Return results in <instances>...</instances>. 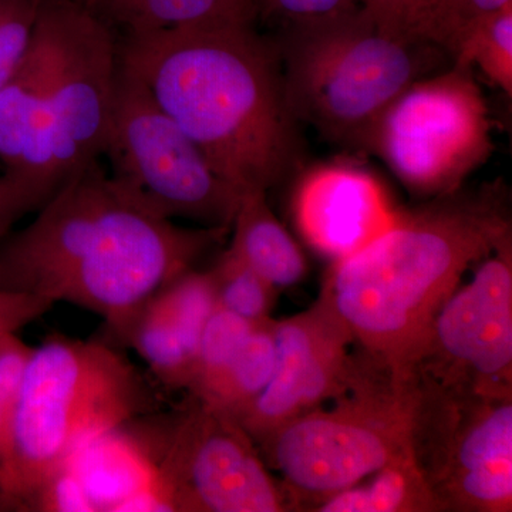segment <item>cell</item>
I'll return each instance as SVG.
<instances>
[{"label": "cell", "mask_w": 512, "mask_h": 512, "mask_svg": "<svg viewBox=\"0 0 512 512\" xmlns=\"http://www.w3.org/2000/svg\"><path fill=\"white\" fill-rule=\"evenodd\" d=\"M120 63L239 192L288 183L306 160L274 39L255 25L119 35Z\"/></svg>", "instance_id": "6da1fadb"}, {"label": "cell", "mask_w": 512, "mask_h": 512, "mask_svg": "<svg viewBox=\"0 0 512 512\" xmlns=\"http://www.w3.org/2000/svg\"><path fill=\"white\" fill-rule=\"evenodd\" d=\"M227 234L154 214L97 161L0 241V288L96 313L121 342L148 299Z\"/></svg>", "instance_id": "7a4b0ae2"}, {"label": "cell", "mask_w": 512, "mask_h": 512, "mask_svg": "<svg viewBox=\"0 0 512 512\" xmlns=\"http://www.w3.org/2000/svg\"><path fill=\"white\" fill-rule=\"evenodd\" d=\"M501 181L458 188L412 211L338 259L323 291L360 355L407 377L437 313L471 266L512 238Z\"/></svg>", "instance_id": "3957f363"}, {"label": "cell", "mask_w": 512, "mask_h": 512, "mask_svg": "<svg viewBox=\"0 0 512 512\" xmlns=\"http://www.w3.org/2000/svg\"><path fill=\"white\" fill-rule=\"evenodd\" d=\"M119 349L52 335L33 348L0 457V511L32 510L40 488L100 437L160 410Z\"/></svg>", "instance_id": "277c9868"}, {"label": "cell", "mask_w": 512, "mask_h": 512, "mask_svg": "<svg viewBox=\"0 0 512 512\" xmlns=\"http://www.w3.org/2000/svg\"><path fill=\"white\" fill-rule=\"evenodd\" d=\"M274 42L296 120L330 143L366 153L387 107L446 55L382 28L363 8L284 26Z\"/></svg>", "instance_id": "5b68a950"}, {"label": "cell", "mask_w": 512, "mask_h": 512, "mask_svg": "<svg viewBox=\"0 0 512 512\" xmlns=\"http://www.w3.org/2000/svg\"><path fill=\"white\" fill-rule=\"evenodd\" d=\"M333 406L286 421L258 444L266 466L281 474L292 507H316L380 468L413 456L412 377L355 357L352 383Z\"/></svg>", "instance_id": "8992f818"}, {"label": "cell", "mask_w": 512, "mask_h": 512, "mask_svg": "<svg viewBox=\"0 0 512 512\" xmlns=\"http://www.w3.org/2000/svg\"><path fill=\"white\" fill-rule=\"evenodd\" d=\"M101 158L110 177L154 214L231 231L241 192L121 63Z\"/></svg>", "instance_id": "52a82bcc"}, {"label": "cell", "mask_w": 512, "mask_h": 512, "mask_svg": "<svg viewBox=\"0 0 512 512\" xmlns=\"http://www.w3.org/2000/svg\"><path fill=\"white\" fill-rule=\"evenodd\" d=\"M43 5L55 46L43 100L40 208L67 181L101 161L120 72L119 35L86 0H43Z\"/></svg>", "instance_id": "ba28073f"}, {"label": "cell", "mask_w": 512, "mask_h": 512, "mask_svg": "<svg viewBox=\"0 0 512 512\" xmlns=\"http://www.w3.org/2000/svg\"><path fill=\"white\" fill-rule=\"evenodd\" d=\"M413 382L410 444L439 512L512 511V399Z\"/></svg>", "instance_id": "9c48e42d"}, {"label": "cell", "mask_w": 512, "mask_h": 512, "mask_svg": "<svg viewBox=\"0 0 512 512\" xmlns=\"http://www.w3.org/2000/svg\"><path fill=\"white\" fill-rule=\"evenodd\" d=\"M490 113L470 67L417 80L377 121L367 153L409 190L439 197L463 187L493 153Z\"/></svg>", "instance_id": "30bf717a"}, {"label": "cell", "mask_w": 512, "mask_h": 512, "mask_svg": "<svg viewBox=\"0 0 512 512\" xmlns=\"http://www.w3.org/2000/svg\"><path fill=\"white\" fill-rule=\"evenodd\" d=\"M151 434L156 490L170 512H284V490L238 419L190 396Z\"/></svg>", "instance_id": "8fae6325"}, {"label": "cell", "mask_w": 512, "mask_h": 512, "mask_svg": "<svg viewBox=\"0 0 512 512\" xmlns=\"http://www.w3.org/2000/svg\"><path fill=\"white\" fill-rule=\"evenodd\" d=\"M409 375L457 393L512 399V238L444 303Z\"/></svg>", "instance_id": "7c38bea8"}, {"label": "cell", "mask_w": 512, "mask_h": 512, "mask_svg": "<svg viewBox=\"0 0 512 512\" xmlns=\"http://www.w3.org/2000/svg\"><path fill=\"white\" fill-rule=\"evenodd\" d=\"M275 342L271 382L238 417L256 446L286 421L345 393L355 372L352 333L325 291L306 311L276 320Z\"/></svg>", "instance_id": "4fadbf2b"}, {"label": "cell", "mask_w": 512, "mask_h": 512, "mask_svg": "<svg viewBox=\"0 0 512 512\" xmlns=\"http://www.w3.org/2000/svg\"><path fill=\"white\" fill-rule=\"evenodd\" d=\"M293 212L303 238L338 261L386 231L399 211L375 175L356 165L328 163L301 175Z\"/></svg>", "instance_id": "5bb4252c"}, {"label": "cell", "mask_w": 512, "mask_h": 512, "mask_svg": "<svg viewBox=\"0 0 512 512\" xmlns=\"http://www.w3.org/2000/svg\"><path fill=\"white\" fill-rule=\"evenodd\" d=\"M215 306L208 271L190 269L148 299L121 342L136 350L161 386L187 392Z\"/></svg>", "instance_id": "9a60e30c"}, {"label": "cell", "mask_w": 512, "mask_h": 512, "mask_svg": "<svg viewBox=\"0 0 512 512\" xmlns=\"http://www.w3.org/2000/svg\"><path fill=\"white\" fill-rule=\"evenodd\" d=\"M69 466L83 484L94 511L121 512L137 495L156 490L150 440L147 433L140 437L128 431V424L84 448Z\"/></svg>", "instance_id": "2e32d148"}, {"label": "cell", "mask_w": 512, "mask_h": 512, "mask_svg": "<svg viewBox=\"0 0 512 512\" xmlns=\"http://www.w3.org/2000/svg\"><path fill=\"white\" fill-rule=\"evenodd\" d=\"M231 231L228 249L276 288L299 284L308 274L306 256L269 207L268 192H242Z\"/></svg>", "instance_id": "e0dca14e"}, {"label": "cell", "mask_w": 512, "mask_h": 512, "mask_svg": "<svg viewBox=\"0 0 512 512\" xmlns=\"http://www.w3.org/2000/svg\"><path fill=\"white\" fill-rule=\"evenodd\" d=\"M117 35L200 25H255L252 0H86Z\"/></svg>", "instance_id": "ac0fdd59"}, {"label": "cell", "mask_w": 512, "mask_h": 512, "mask_svg": "<svg viewBox=\"0 0 512 512\" xmlns=\"http://www.w3.org/2000/svg\"><path fill=\"white\" fill-rule=\"evenodd\" d=\"M369 484H356L322 501L318 512H439L413 456L380 468Z\"/></svg>", "instance_id": "d6986e66"}, {"label": "cell", "mask_w": 512, "mask_h": 512, "mask_svg": "<svg viewBox=\"0 0 512 512\" xmlns=\"http://www.w3.org/2000/svg\"><path fill=\"white\" fill-rule=\"evenodd\" d=\"M275 322L271 318L256 323L220 380L201 402L238 419L264 392L275 370Z\"/></svg>", "instance_id": "ffe728a7"}, {"label": "cell", "mask_w": 512, "mask_h": 512, "mask_svg": "<svg viewBox=\"0 0 512 512\" xmlns=\"http://www.w3.org/2000/svg\"><path fill=\"white\" fill-rule=\"evenodd\" d=\"M453 64L478 67L488 82L512 94V5L478 20L461 37Z\"/></svg>", "instance_id": "44dd1931"}, {"label": "cell", "mask_w": 512, "mask_h": 512, "mask_svg": "<svg viewBox=\"0 0 512 512\" xmlns=\"http://www.w3.org/2000/svg\"><path fill=\"white\" fill-rule=\"evenodd\" d=\"M215 303L249 322L271 319L279 289L269 284L231 249H225L211 269Z\"/></svg>", "instance_id": "7402d4cb"}, {"label": "cell", "mask_w": 512, "mask_h": 512, "mask_svg": "<svg viewBox=\"0 0 512 512\" xmlns=\"http://www.w3.org/2000/svg\"><path fill=\"white\" fill-rule=\"evenodd\" d=\"M511 5L512 0H420L409 37L453 56L461 37L474 23Z\"/></svg>", "instance_id": "603a6c76"}, {"label": "cell", "mask_w": 512, "mask_h": 512, "mask_svg": "<svg viewBox=\"0 0 512 512\" xmlns=\"http://www.w3.org/2000/svg\"><path fill=\"white\" fill-rule=\"evenodd\" d=\"M255 325L215 306L202 332L197 362L187 389L190 396L200 400L207 397Z\"/></svg>", "instance_id": "cb8c5ba5"}, {"label": "cell", "mask_w": 512, "mask_h": 512, "mask_svg": "<svg viewBox=\"0 0 512 512\" xmlns=\"http://www.w3.org/2000/svg\"><path fill=\"white\" fill-rule=\"evenodd\" d=\"M42 0H0V89L28 55Z\"/></svg>", "instance_id": "d4e9b609"}, {"label": "cell", "mask_w": 512, "mask_h": 512, "mask_svg": "<svg viewBox=\"0 0 512 512\" xmlns=\"http://www.w3.org/2000/svg\"><path fill=\"white\" fill-rule=\"evenodd\" d=\"M256 18L279 28L338 18L362 9V0H252Z\"/></svg>", "instance_id": "484cf974"}, {"label": "cell", "mask_w": 512, "mask_h": 512, "mask_svg": "<svg viewBox=\"0 0 512 512\" xmlns=\"http://www.w3.org/2000/svg\"><path fill=\"white\" fill-rule=\"evenodd\" d=\"M30 356L32 348L22 339L10 336L0 340V457L5 448L10 417L18 400Z\"/></svg>", "instance_id": "4316f807"}, {"label": "cell", "mask_w": 512, "mask_h": 512, "mask_svg": "<svg viewBox=\"0 0 512 512\" xmlns=\"http://www.w3.org/2000/svg\"><path fill=\"white\" fill-rule=\"evenodd\" d=\"M53 305L35 293L0 288V339L15 335L49 312Z\"/></svg>", "instance_id": "83f0119b"}, {"label": "cell", "mask_w": 512, "mask_h": 512, "mask_svg": "<svg viewBox=\"0 0 512 512\" xmlns=\"http://www.w3.org/2000/svg\"><path fill=\"white\" fill-rule=\"evenodd\" d=\"M420 0H362L363 9L382 28L409 37L410 23Z\"/></svg>", "instance_id": "f1b7e54d"}, {"label": "cell", "mask_w": 512, "mask_h": 512, "mask_svg": "<svg viewBox=\"0 0 512 512\" xmlns=\"http://www.w3.org/2000/svg\"><path fill=\"white\" fill-rule=\"evenodd\" d=\"M30 212L32 205L25 192L8 175H0V241Z\"/></svg>", "instance_id": "f546056e"}]
</instances>
